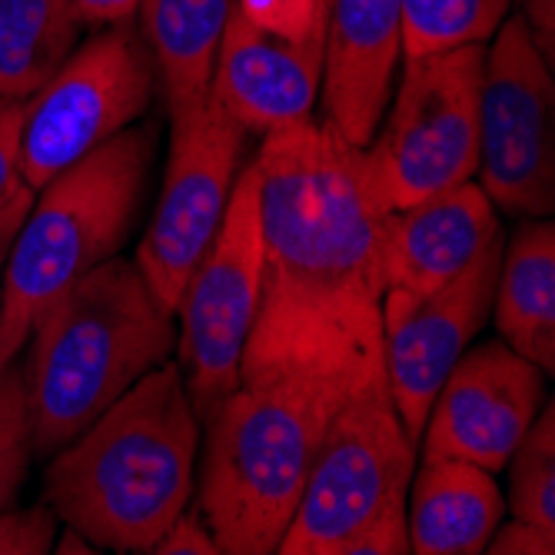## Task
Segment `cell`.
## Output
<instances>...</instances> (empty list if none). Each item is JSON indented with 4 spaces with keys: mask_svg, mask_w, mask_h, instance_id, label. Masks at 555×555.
<instances>
[{
    "mask_svg": "<svg viewBox=\"0 0 555 555\" xmlns=\"http://www.w3.org/2000/svg\"><path fill=\"white\" fill-rule=\"evenodd\" d=\"M263 217V293L240 383L289 370L383 379V220L363 146L326 120L263 137L254 157Z\"/></svg>",
    "mask_w": 555,
    "mask_h": 555,
    "instance_id": "6da1fadb",
    "label": "cell"
},
{
    "mask_svg": "<svg viewBox=\"0 0 555 555\" xmlns=\"http://www.w3.org/2000/svg\"><path fill=\"white\" fill-rule=\"evenodd\" d=\"M196 452L199 416L167 360L50 456L43 506L93 548L154 552L193 499Z\"/></svg>",
    "mask_w": 555,
    "mask_h": 555,
    "instance_id": "7a4b0ae2",
    "label": "cell"
},
{
    "mask_svg": "<svg viewBox=\"0 0 555 555\" xmlns=\"http://www.w3.org/2000/svg\"><path fill=\"white\" fill-rule=\"evenodd\" d=\"M360 389L346 376L289 370L243 379L204 416L196 513L220 552L270 555L280 548L330 420Z\"/></svg>",
    "mask_w": 555,
    "mask_h": 555,
    "instance_id": "3957f363",
    "label": "cell"
},
{
    "mask_svg": "<svg viewBox=\"0 0 555 555\" xmlns=\"http://www.w3.org/2000/svg\"><path fill=\"white\" fill-rule=\"evenodd\" d=\"M27 346L34 456H54L173 357L177 326L137 263L114 257L50 302Z\"/></svg>",
    "mask_w": 555,
    "mask_h": 555,
    "instance_id": "277c9868",
    "label": "cell"
},
{
    "mask_svg": "<svg viewBox=\"0 0 555 555\" xmlns=\"http://www.w3.org/2000/svg\"><path fill=\"white\" fill-rule=\"evenodd\" d=\"M150 157V133L127 127L34 193L0 267V366L17 360L50 302L120 254L143 204Z\"/></svg>",
    "mask_w": 555,
    "mask_h": 555,
    "instance_id": "5b68a950",
    "label": "cell"
},
{
    "mask_svg": "<svg viewBox=\"0 0 555 555\" xmlns=\"http://www.w3.org/2000/svg\"><path fill=\"white\" fill-rule=\"evenodd\" d=\"M416 442L386 376L352 392L323 436L280 555H406V492Z\"/></svg>",
    "mask_w": 555,
    "mask_h": 555,
    "instance_id": "8992f818",
    "label": "cell"
},
{
    "mask_svg": "<svg viewBox=\"0 0 555 555\" xmlns=\"http://www.w3.org/2000/svg\"><path fill=\"white\" fill-rule=\"evenodd\" d=\"M486 43L402 57V77L363 146L366 183L383 214L476 177Z\"/></svg>",
    "mask_w": 555,
    "mask_h": 555,
    "instance_id": "52a82bcc",
    "label": "cell"
},
{
    "mask_svg": "<svg viewBox=\"0 0 555 555\" xmlns=\"http://www.w3.org/2000/svg\"><path fill=\"white\" fill-rule=\"evenodd\" d=\"M263 293V217L260 173L246 164L233 183L223 223L190 273L177 317V366L186 396L204 420L240 386V360Z\"/></svg>",
    "mask_w": 555,
    "mask_h": 555,
    "instance_id": "ba28073f",
    "label": "cell"
},
{
    "mask_svg": "<svg viewBox=\"0 0 555 555\" xmlns=\"http://www.w3.org/2000/svg\"><path fill=\"white\" fill-rule=\"evenodd\" d=\"M154 57L133 24L100 27L57 67L24 111L21 170L40 190L100 143L133 127L154 96Z\"/></svg>",
    "mask_w": 555,
    "mask_h": 555,
    "instance_id": "9c48e42d",
    "label": "cell"
},
{
    "mask_svg": "<svg viewBox=\"0 0 555 555\" xmlns=\"http://www.w3.org/2000/svg\"><path fill=\"white\" fill-rule=\"evenodd\" d=\"M476 177L509 217L555 210V83L522 14H509L486 43Z\"/></svg>",
    "mask_w": 555,
    "mask_h": 555,
    "instance_id": "30bf717a",
    "label": "cell"
},
{
    "mask_svg": "<svg viewBox=\"0 0 555 555\" xmlns=\"http://www.w3.org/2000/svg\"><path fill=\"white\" fill-rule=\"evenodd\" d=\"M170 120L164 190L133 260L167 313H173L190 273L223 223L246 146V130L214 90L199 107Z\"/></svg>",
    "mask_w": 555,
    "mask_h": 555,
    "instance_id": "8fae6325",
    "label": "cell"
},
{
    "mask_svg": "<svg viewBox=\"0 0 555 555\" xmlns=\"http://www.w3.org/2000/svg\"><path fill=\"white\" fill-rule=\"evenodd\" d=\"M506 243V240H502ZM502 243L463 276L433 289L383 293V373L392 406L420 442L433 399L492 313Z\"/></svg>",
    "mask_w": 555,
    "mask_h": 555,
    "instance_id": "7c38bea8",
    "label": "cell"
},
{
    "mask_svg": "<svg viewBox=\"0 0 555 555\" xmlns=\"http://www.w3.org/2000/svg\"><path fill=\"white\" fill-rule=\"evenodd\" d=\"M545 402V373L502 339L469 346L442 379L426 426L423 456L466 460L492 476L506 469L513 449Z\"/></svg>",
    "mask_w": 555,
    "mask_h": 555,
    "instance_id": "4fadbf2b",
    "label": "cell"
},
{
    "mask_svg": "<svg viewBox=\"0 0 555 555\" xmlns=\"http://www.w3.org/2000/svg\"><path fill=\"white\" fill-rule=\"evenodd\" d=\"M499 210L476 180L439 190L413 207L386 214L379 263L386 289L433 293L499 246Z\"/></svg>",
    "mask_w": 555,
    "mask_h": 555,
    "instance_id": "5bb4252c",
    "label": "cell"
},
{
    "mask_svg": "<svg viewBox=\"0 0 555 555\" xmlns=\"http://www.w3.org/2000/svg\"><path fill=\"white\" fill-rule=\"evenodd\" d=\"M402 61V0H330L323 43L326 124L366 146L386 114Z\"/></svg>",
    "mask_w": 555,
    "mask_h": 555,
    "instance_id": "9a60e30c",
    "label": "cell"
},
{
    "mask_svg": "<svg viewBox=\"0 0 555 555\" xmlns=\"http://www.w3.org/2000/svg\"><path fill=\"white\" fill-rule=\"evenodd\" d=\"M323 43L270 37L230 8L210 90L246 133L267 137L310 120L320 100Z\"/></svg>",
    "mask_w": 555,
    "mask_h": 555,
    "instance_id": "2e32d148",
    "label": "cell"
},
{
    "mask_svg": "<svg viewBox=\"0 0 555 555\" xmlns=\"http://www.w3.org/2000/svg\"><path fill=\"white\" fill-rule=\"evenodd\" d=\"M502 516L506 499L492 473L476 463L423 456L410 479L406 532L416 555H479Z\"/></svg>",
    "mask_w": 555,
    "mask_h": 555,
    "instance_id": "e0dca14e",
    "label": "cell"
},
{
    "mask_svg": "<svg viewBox=\"0 0 555 555\" xmlns=\"http://www.w3.org/2000/svg\"><path fill=\"white\" fill-rule=\"evenodd\" d=\"M499 339L555 373V227L548 217H529L502 243L492 313Z\"/></svg>",
    "mask_w": 555,
    "mask_h": 555,
    "instance_id": "ac0fdd59",
    "label": "cell"
},
{
    "mask_svg": "<svg viewBox=\"0 0 555 555\" xmlns=\"http://www.w3.org/2000/svg\"><path fill=\"white\" fill-rule=\"evenodd\" d=\"M233 0H140V24L167 111L183 114L207 100Z\"/></svg>",
    "mask_w": 555,
    "mask_h": 555,
    "instance_id": "d6986e66",
    "label": "cell"
},
{
    "mask_svg": "<svg viewBox=\"0 0 555 555\" xmlns=\"http://www.w3.org/2000/svg\"><path fill=\"white\" fill-rule=\"evenodd\" d=\"M74 0H0V96L30 100L80 43Z\"/></svg>",
    "mask_w": 555,
    "mask_h": 555,
    "instance_id": "ffe728a7",
    "label": "cell"
},
{
    "mask_svg": "<svg viewBox=\"0 0 555 555\" xmlns=\"http://www.w3.org/2000/svg\"><path fill=\"white\" fill-rule=\"evenodd\" d=\"M513 0H402V57L489 43Z\"/></svg>",
    "mask_w": 555,
    "mask_h": 555,
    "instance_id": "44dd1931",
    "label": "cell"
},
{
    "mask_svg": "<svg viewBox=\"0 0 555 555\" xmlns=\"http://www.w3.org/2000/svg\"><path fill=\"white\" fill-rule=\"evenodd\" d=\"M509 513L513 519L542 526L555 532V410H545L532 420L526 436L509 456Z\"/></svg>",
    "mask_w": 555,
    "mask_h": 555,
    "instance_id": "7402d4cb",
    "label": "cell"
},
{
    "mask_svg": "<svg viewBox=\"0 0 555 555\" xmlns=\"http://www.w3.org/2000/svg\"><path fill=\"white\" fill-rule=\"evenodd\" d=\"M34 460V429H30V399L24 363L11 360L0 366V513L17 502Z\"/></svg>",
    "mask_w": 555,
    "mask_h": 555,
    "instance_id": "603a6c76",
    "label": "cell"
},
{
    "mask_svg": "<svg viewBox=\"0 0 555 555\" xmlns=\"http://www.w3.org/2000/svg\"><path fill=\"white\" fill-rule=\"evenodd\" d=\"M233 11L257 30L280 40H293V43L326 40L330 0H233Z\"/></svg>",
    "mask_w": 555,
    "mask_h": 555,
    "instance_id": "cb8c5ba5",
    "label": "cell"
},
{
    "mask_svg": "<svg viewBox=\"0 0 555 555\" xmlns=\"http://www.w3.org/2000/svg\"><path fill=\"white\" fill-rule=\"evenodd\" d=\"M61 519L43 502L34 509H4L0 513V555H43L54 552Z\"/></svg>",
    "mask_w": 555,
    "mask_h": 555,
    "instance_id": "d4e9b609",
    "label": "cell"
},
{
    "mask_svg": "<svg viewBox=\"0 0 555 555\" xmlns=\"http://www.w3.org/2000/svg\"><path fill=\"white\" fill-rule=\"evenodd\" d=\"M24 111L27 100H4L0 96V207H8L24 190L21 170V140H24Z\"/></svg>",
    "mask_w": 555,
    "mask_h": 555,
    "instance_id": "484cf974",
    "label": "cell"
},
{
    "mask_svg": "<svg viewBox=\"0 0 555 555\" xmlns=\"http://www.w3.org/2000/svg\"><path fill=\"white\" fill-rule=\"evenodd\" d=\"M157 555H223L214 532L207 529V522L199 519L196 509H183L173 526L160 535V542L154 545Z\"/></svg>",
    "mask_w": 555,
    "mask_h": 555,
    "instance_id": "4316f807",
    "label": "cell"
},
{
    "mask_svg": "<svg viewBox=\"0 0 555 555\" xmlns=\"http://www.w3.org/2000/svg\"><path fill=\"white\" fill-rule=\"evenodd\" d=\"M486 552L492 555H552L555 552V532L513 519V522H499Z\"/></svg>",
    "mask_w": 555,
    "mask_h": 555,
    "instance_id": "83f0119b",
    "label": "cell"
},
{
    "mask_svg": "<svg viewBox=\"0 0 555 555\" xmlns=\"http://www.w3.org/2000/svg\"><path fill=\"white\" fill-rule=\"evenodd\" d=\"M77 17L83 27L100 30V27H114L133 21L140 0H74Z\"/></svg>",
    "mask_w": 555,
    "mask_h": 555,
    "instance_id": "f1b7e54d",
    "label": "cell"
},
{
    "mask_svg": "<svg viewBox=\"0 0 555 555\" xmlns=\"http://www.w3.org/2000/svg\"><path fill=\"white\" fill-rule=\"evenodd\" d=\"M34 193L37 190H24L17 199H11L8 207H0V267H4L8 249H11V243H14V236H17V230H21V223L27 217V210L34 204Z\"/></svg>",
    "mask_w": 555,
    "mask_h": 555,
    "instance_id": "f546056e",
    "label": "cell"
},
{
    "mask_svg": "<svg viewBox=\"0 0 555 555\" xmlns=\"http://www.w3.org/2000/svg\"><path fill=\"white\" fill-rule=\"evenodd\" d=\"M0 296H4V289H0Z\"/></svg>",
    "mask_w": 555,
    "mask_h": 555,
    "instance_id": "4dcf8cb0",
    "label": "cell"
}]
</instances>
